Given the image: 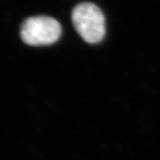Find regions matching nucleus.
<instances>
[{
    "label": "nucleus",
    "instance_id": "obj_2",
    "mask_svg": "<svg viewBox=\"0 0 160 160\" xmlns=\"http://www.w3.org/2000/svg\"><path fill=\"white\" fill-rule=\"evenodd\" d=\"M62 27L55 19L48 16H36L27 19L21 29L23 42L29 46H48L61 37Z\"/></svg>",
    "mask_w": 160,
    "mask_h": 160
},
{
    "label": "nucleus",
    "instance_id": "obj_1",
    "mask_svg": "<svg viewBox=\"0 0 160 160\" xmlns=\"http://www.w3.org/2000/svg\"><path fill=\"white\" fill-rule=\"evenodd\" d=\"M72 22L80 37L89 44H97L103 39L105 18L102 10L92 3H82L72 11Z\"/></svg>",
    "mask_w": 160,
    "mask_h": 160
}]
</instances>
